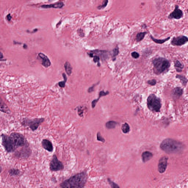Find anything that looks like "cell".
Returning a JSON list of instances; mask_svg holds the SVG:
<instances>
[{
	"mask_svg": "<svg viewBox=\"0 0 188 188\" xmlns=\"http://www.w3.org/2000/svg\"><path fill=\"white\" fill-rule=\"evenodd\" d=\"M2 145L7 152H14L20 147L29 146L26 138L22 134L13 132L10 136L2 134L1 135Z\"/></svg>",
	"mask_w": 188,
	"mask_h": 188,
	"instance_id": "6da1fadb",
	"label": "cell"
},
{
	"mask_svg": "<svg viewBox=\"0 0 188 188\" xmlns=\"http://www.w3.org/2000/svg\"><path fill=\"white\" fill-rule=\"evenodd\" d=\"M87 181V175L84 172L71 177L60 184L61 188L84 187Z\"/></svg>",
	"mask_w": 188,
	"mask_h": 188,
	"instance_id": "7a4b0ae2",
	"label": "cell"
},
{
	"mask_svg": "<svg viewBox=\"0 0 188 188\" xmlns=\"http://www.w3.org/2000/svg\"><path fill=\"white\" fill-rule=\"evenodd\" d=\"M161 149L169 154L178 153L183 149L184 145L179 141L171 138H166L160 146Z\"/></svg>",
	"mask_w": 188,
	"mask_h": 188,
	"instance_id": "3957f363",
	"label": "cell"
},
{
	"mask_svg": "<svg viewBox=\"0 0 188 188\" xmlns=\"http://www.w3.org/2000/svg\"><path fill=\"white\" fill-rule=\"evenodd\" d=\"M152 63L154 66V72L157 75L167 72L170 66L169 61L161 57L155 58L152 61Z\"/></svg>",
	"mask_w": 188,
	"mask_h": 188,
	"instance_id": "277c9868",
	"label": "cell"
},
{
	"mask_svg": "<svg viewBox=\"0 0 188 188\" xmlns=\"http://www.w3.org/2000/svg\"><path fill=\"white\" fill-rule=\"evenodd\" d=\"M147 105L149 109L154 112H159L161 107V100L154 94H151L147 99Z\"/></svg>",
	"mask_w": 188,
	"mask_h": 188,
	"instance_id": "5b68a950",
	"label": "cell"
},
{
	"mask_svg": "<svg viewBox=\"0 0 188 188\" xmlns=\"http://www.w3.org/2000/svg\"><path fill=\"white\" fill-rule=\"evenodd\" d=\"M45 120L44 118H36L32 119L24 118L21 122V124L24 126H28L32 131H34L38 129Z\"/></svg>",
	"mask_w": 188,
	"mask_h": 188,
	"instance_id": "8992f818",
	"label": "cell"
},
{
	"mask_svg": "<svg viewBox=\"0 0 188 188\" xmlns=\"http://www.w3.org/2000/svg\"><path fill=\"white\" fill-rule=\"evenodd\" d=\"M50 169L51 171H57L63 170L64 169V166L63 163L58 159L57 156L54 155L51 161L50 162Z\"/></svg>",
	"mask_w": 188,
	"mask_h": 188,
	"instance_id": "52a82bcc",
	"label": "cell"
},
{
	"mask_svg": "<svg viewBox=\"0 0 188 188\" xmlns=\"http://www.w3.org/2000/svg\"><path fill=\"white\" fill-rule=\"evenodd\" d=\"M188 42V38L187 36L181 35L173 38L171 44L173 46H181L186 44Z\"/></svg>",
	"mask_w": 188,
	"mask_h": 188,
	"instance_id": "ba28073f",
	"label": "cell"
},
{
	"mask_svg": "<svg viewBox=\"0 0 188 188\" xmlns=\"http://www.w3.org/2000/svg\"><path fill=\"white\" fill-rule=\"evenodd\" d=\"M28 147L29 146H24L20 151L15 152V156L20 158H28L31 154V150Z\"/></svg>",
	"mask_w": 188,
	"mask_h": 188,
	"instance_id": "9c48e42d",
	"label": "cell"
},
{
	"mask_svg": "<svg viewBox=\"0 0 188 188\" xmlns=\"http://www.w3.org/2000/svg\"><path fill=\"white\" fill-rule=\"evenodd\" d=\"M183 16V13L182 11L179 9L178 6L176 5L175 10L172 13L170 14L168 16V18L170 19H175L178 20L182 18Z\"/></svg>",
	"mask_w": 188,
	"mask_h": 188,
	"instance_id": "30bf717a",
	"label": "cell"
},
{
	"mask_svg": "<svg viewBox=\"0 0 188 188\" xmlns=\"http://www.w3.org/2000/svg\"><path fill=\"white\" fill-rule=\"evenodd\" d=\"M168 158L163 157L159 159L158 165V170L159 173H164L166 170L168 163Z\"/></svg>",
	"mask_w": 188,
	"mask_h": 188,
	"instance_id": "8fae6325",
	"label": "cell"
},
{
	"mask_svg": "<svg viewBox=\"0 0 188 188\" xmlns=\"http://www.w3.org/2000/svg\"><path fill=\"white\" fill-rule=\"evenodd\" d=\"M42 146L44 149L49 152H52L53 150L52 143L48 139H44L42 141Z\"/></svg>",
	"mask_w": 188,
	"mask_h": 188,
	"instance_id": "7c38bea8",
	"label": "cell"
},
{
	"mask_svg": "<svg viewBox=\"0 0 188 188\" xmlns=\"http://www.w3.org/2000/svg\"><path fill=\"white\" fill-rule=\"evenodd\" d=\"M38 55L39 57L42 60V64L44 66V67L47 68L51 66V61L46 55L41 53H39Z\"/></svg>",
	"mask_w": 188,
	"mask_h": 188,
	"instance_id": "4fadbf2b",
	"label": "cell"
},
{
	"mask_svg": "<svg viewBox=\"0 0 188 188\" xmlns=\"http://www.w3.org/2000/svg\"><path fill=\"white\" fill-rule=\"evenodd\" d=\"M183 89L180 87H175L173 90L172 95L174 99H178L183 95Z\"/></svg>",
	"mask_w": 188,
	"mask_h": 188,
	"instance_id": "5bb4252c",
	"label": "cell"
},
{
	"mask_svg": "<svg viewBox=\"0 0 188 188\" xmlns=\"http://www.w3.org/2000/svg\"><path fill=\"white\" fill-rule=\"evenodd\" d=\"M64 6V4L63 2H59L51 5H44L42 6V7L44 8H61Z\"/></svg>",
	"mask_w": 188,
	"mask_h": 188,
	"instance_id": "9a60e30c",
	"label": "cell"
},
{
	"mask_svg": "<svg viewBox=\"0 0 188 188\" xmlns=\"http://www.w3.org/2000/svg\"><path fill=\"white\" fill-rule=\"evenodd\" d=\"M174 67L177 72H181L184 67V65L178 60L174 61Z\"/></svg>",
	"mask_w": 188,
	"mask_h": 188,
	"instance_id": "2e32d148",
	"label": "cell"
},
{
	"mask_svg": "<svg viewBox=\"0 0 188 188\" xmlns=\"http://www.w3.org/2000/svg\"><path fill=\"white\" fill-rule=\"evenodd\" d=\"M153 156V155L151 152L149 151H145L143 152L142 154V157L143 161L146 162L151 159Z\"/></svg>",
	"mask_w": 188,
	"mask_h": 188,
	"instance_id": "e0dca14e",
	"label": "cell"
},
{
	"mask_svg": "<svg viewBox=\"0 0 188 188\" xmlns=\"http://www.w3.org/2000/svg\"><path fill=\"white\" fill-rule=\"evenodd\" d=\"M109 93V92L108 91H107L106 92H104V91H101L99 93V97L97 99L94 100L93 101H92V107L93 108H94L95 106H96V104L97 102L100 99L101 97L104 96H105L107 95H108Z\"/></svg>",
	"mask_w": 188,
	"mask_h": 188,
	"instance_id": "ac0fdd59",
	"label": "cell"
},
{
	"mask_svg": "<svg viewBox=\"0 0 188 188\" xmlns=\"http://www.w3.org/2000/svg\"><path fill=\"white\" fill-rule=\"evenodd\" d=\"M64 66L65 69L67 73L69 76H70L72 72V67L71 65L70 64L69 62L67 61L65 63Z\"/></svg>",
	"mask_w": 188,
	"mask_h": 188,
	"instance_id": "d6986e66",
	"label": "cell"
},
{
	"mask_svg": "<svg viewBox=\"0 0 188 188\" xmlns=\"http://www.w3.org/2000/svg\"><path fill=\"white\" fill-rule=\"evenodd\" d=\"M176 78L180 80L182 85L184 86H186L188 82V80L186 77L183 75H177L176 76Z\"/></svg>",
	"mask_w": 188,
	"mask_h": 188,
	"instance_id": "ffe728a7",
	"label": "cell"
},
{
	"mask_svg": "<svg viewBox=\"0 0 188 188\" xmlns=\"http://www.w3.org/2000/svg\"><path fill=\"white\" fill-rule=\"evenodd\" d=\"M151 38L155 43L158 44H164L168 40H169L170 38V37H169L166 39H158L155 38L154 37H152V36H151Z\"/></svg>",
	"mask_w": 188,
	"mask_h": 188,
	"instance_id": "44dd1931",
	"label": "cell"
},
{
	"mask_svg": "<svg viewBox=\"0 0 188 188\" xmlns=\"http://www.w3.org/2000/svg\"><path fill=\"white\" fill-rule=\"evenodd\" d=\"M1 111L2 112L6 113H9L10 112L9 109L7 107L4 103H2V100H1Z\"/></svg>",
	"mask_w": 188,
	"mask_h": 188,
	"instance_id": "7402d4cb",
	"label": "cell"
},
{
	"mask_svg": "<svg viewBox=\"0 0 188 188\" xmlns=\"http://www.w3.org/2000/svg\"><path fill=\"white\" fill-rule=\"evenodd\" d=\"M9 173L12 176H17L19 175L20 171L17 169H12L9 170Z\"/></svg>",
	"mask_w": 188,
	"mask_h": 188,
	"instance_id": "603a6c76",
	"label": "cell"
},
{
	"mask_svg": "<svg viewBox=\"0 0 188 188\" xmlns=\"http://www.w3.org/2000/svg\"><path fill=\"white\" fill-rule=\"evenodd\" d=\"M117 123L116 122L113 121H110L107 122L106 124L107 128L109 129H113L115 128L116 125H117Z\"/></svg>",
	"mask_w": 188,
	"mask_h": 188,
	"instance_id": "cb8c5ba5",
	"label": "cell"
},
{
	"mask_svg": "<svg viewBox=\"0 0 188 188\" xmlns=\"http://www.w3.org/2000/svg\"><path fill=\"white\" fill-rule=\"evenodd\" d=\"M147 34V32L139 33L137 34L136 36V40L137 42L142 41L144 38L145 35Z\"/></svg>",
	"mask_w": 188,
	"mask_h": 188,
	"instance_id": "d4e9b609",
	"label": "cell"
},
{
	"mask_svg": "<svg viewBox=\"0 0 188 188\" xmlns=\"http://www.w3.org/2000/svg\"><path fill=\"white\" fill-rule=\"evenodd\" d=\"M63 76L64 78V81H61V82H59V86L60 87L64 88L65 86L67 80V77L65 73H63Z\"/></svg>",
	"mask_w": 188,
	"mask_h": 188,
	"instance_id": "484cf974",
	"label": "cell"
},
{
	"mask_svg": "<svg viewBox=\"0 0 188 188\" xmlns=\"http://www.w3.org/2000/svg\"><path fill=\"white\" fill-rule=\"evenodd\" d=\"M122 129L124 133H126L129 132L130 130V127L127 123H125L122 126Z\"/></svg>",
	"mask_w": 188,
	"mask_h": 188,
	"instance_id": "4316f807",
	"label": "cell"
},
{
	"mask_svg": "<svg viewBox=\"0 0 188 188\" xmlns=\"http://www.w3.org/2000/svg\"><path fill=\"white\" fill-rule=\"evenodd\" d=\"M119 53V48L118 47H117L114 48L113 50L112 57L113 61H114L116 59V57L118 55Z\"/></svg>",
	"mask_w": 188,
	"mask_h": 188,
	"instance_id": "83f0119b",
	"label": "cell"
},
{
	"mask_svg": "<svg viewBox=\"0 0 188 188\" xmlns=\"http://www.w3.org/2000/svg\"><path fill=\"white\" fill-rule=\"evenodd\" d=\"M108 3V0H103L102 5L99 6L97 7L98 9H103L107 5Z\"/></svg>",
	"mask_w": 188,
	"mask_h": 188,
	"instance_id": "f1b7e54d",
	"label": "cell"
},
{
	"mask_svg": "<svg viewBox=\"0 0 188 188\" xmlns=\"http://www.w3.org/2000/svg\"><path fill=\"white\" fill-rule=\"evenodd\" d=\"M99 60L100 58L99 56H97V55L93 56V61H94V63H98V66H100Z\"/></svg>",
	"mask_w": 188,
	"mask_h": 188,
	"instance_id": "f546056e",
	"label": "cell"
},
{
	"mask_svg": "<svg viewBox=\"0 0 188 188\" xmlns=\"http://www.w3.org/2000/svg\"><path fill=\"white\" fill-rule=\"evenodd\" d=\"M97 139L99 141H101V142H105L104 139L101 137L99 132L97 134Z\"/></svg>",
	"mask_w": 188,
	"mask_h": 188,
	"instance_id": "4dcf8cb0",
	"label": "cell"
},
{
	"mask_svg": "<svg viewBox=\"0 0 188 188\" xmlns=\"http://www.w3.org/2000/svg\"><path fill=\"white\" fill-rule=\"evenodd\" d=\"M148 83L151 86H154L157 83L156 80L152 79L151 80H149L148 81Z\"/></svg>",
	"mask_w": 188,
	"mask_h": 188,
	"instance_id": "1f68e13d",
	"label": "cell"
},
{
	"mask_svg": "<svg viewBox=\"0 0 188 188\" xmlns=\"http://www.w3.org/2000/svg\"><path fill=\"white\" fill-rule=\"evenodd\" d=\"M131 55L132 57L135 59H137L139 57V54L136 52H133L132 53Z\"/></svg>",
	"mask_w": 188,
	"mask_h": 188,
	"instance_id": "d6a6232c",
	"label": "cell"
},
{
	"mask_svg": "<svg viewBox=\"0 0 188 188\" xmlns=\"http://www.w3.org/2000/svg\"><path fill=\"white\" fill-rule=\"evenodd\" d=\"M109 183L110 184L111 186L112 187V188H119V187L117 185V184H115V183H114L113 182H112V181H111L110 180H109Z\"/></svg>",
	"mask_w": 188,
	"mask_h": 188,
	"instance_id": "836d02e7",
	"label": "cell"
},
{
	"mask_svg": "<svg viewBox=\"0 0 188 188\" xmlns=\"http://www.w3.org/2000/svg\"><path fill=\"white\" fill-rule=\"evenodd\" d=\"M78 33L80 36H81V37H83L84 36V33H83V31L82 29H80L78 31Z\"/></svg>",
	"mask_w": 188,
	"mask_h": 188,
	"instance_id": "e575fe53",
	"label": "cell"
},
{
	"mask_svg": "<svg viewBox=\"0 0 188 188\" xmlns=\"http://www.w3.org/2000/svg\"><path fill=\"white\" fill-rule=\"evenodd\" d=\"M95 85H93V86H92L91 87H90V88H89L88 91L89 93H91V92L94 91V88Z\"/></svg>",
	"mask_w": 188,
	"mask_h": 188,
	"instance_id": "d590c367",
	"label": "cell"
},
{
	"mask_svg": "<svg viewBox=\"0 0 188 188\" xmlns=\"http://www.w3.org/2000/svg\"><path fill=\"white\" fill-rule=\"evenodd\" d=\"M7 19L9 21H10V20L12 19V17L10 16V14H8V15L7 16Z\"/></svg>",
	"mask_w": 188,
	"mask_h": 188,
	"instance_id": "8d00e7d4",
	"label": "cell"
},
{
	"mask_svg": "<svg viewBox=\"0 0 188 188\" xmlns=\"http://www.w3.org/2000/svg\"><path fill=\"white\" fill-rule=\"evenodd\" d=\"M27 46L26 45V44H24V46H23V47H24V48H25V49H26V48H27Z\"/></svg>",
	"mask_w": 188,
	"mask_h": 188,
	"instance_id": "74e56055",
	"label": "cell"
},
{
	"mask_svg": "<svg viewBox=\"0 0 188 188\" xmlns=\"http://www.w3.org/2000/svg\"><path fill=\"white\" fill-rule=\"evenodd\" d=\"M0 58H1V59H2V58H3V56L2 54L1 53V55H0Z\"/></svg>",
	"mask_w": 188,
	"mask_h": 188,
	"instance_id": "f35d334b",
	"label": "cell"
}]
</instances>
